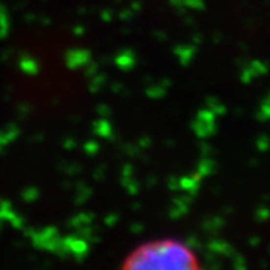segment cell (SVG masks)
Wrapping results in <instances>:
<instances>
[{
	"instance_id": "1",
	"label": "cell",
	"mask_w": 270,
	"mask_h": 270,
	"mask_svg": "<svg viewBox=\"0 0 270 270\" xmlns=\"http://www.w3.org/2000/svg\"><path fill=\"white\" fill-rule=\"evenodd\" d=\"M120 270H203L195 251L177 239L141 243L122 263Z\"/></svg>"
}]
</instances>
